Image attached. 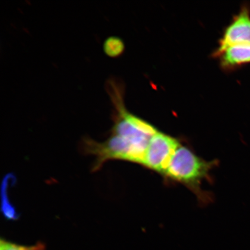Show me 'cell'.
<instances>
[{
	"label": "cell",
	"mask_w": 250,
	"mask_h": 250,
	"mask_svg": "<svg viewBox=\"0 0 250 250\" xmlns=\"http://www.w3.org/2000/svg\"><path fill=\"white\" fill-rule=\"evenodd\" d=\"M103 49L105 54L110 57H118L124 51V42L119 37H110L105 41Z\"/></svg>",
	"instance_id": "6"
},
{
	"label": "cell",
	"mask_w": 250,
	"mask_h": 250,
	"mask_svg": "<svg viewBox=\"0 0 250 250\" xmlns=\"http://www.w3.org/2000/svg\"><path fill=\"white\" fill-rule=\"evenodd\" d=\"M215 57L220 59V65L223 70H236L250 63V44L228 46Z\"/></svg>",
	"instance_id": "5"
},
{
	"label": "cell",
	"mask_w": 250,
	"mask_h": 250,
	"mask_svg": "<svg viewBox=\"0 0 250 250\" xmlns=\"http://www.w3.org/2000/svg\"><path fill=\"white\" fill-rule=\"evenodd\" d=\"M241 44H250V6L248 4L242 6L238 13L234 16L225 29L213 56L215 57L228 46Z\"/></svg>",
	"instance_id": "4"
},
{
	"label": "cell",
	"mask_w": 250,
	"mask_h": 250,
	"mask_svg": "<svg viewBox=\"0 0 250 250\" xmlns=\"http://www.w3.org/2000/svg\"><path fill=\"white\" fill-rule=\"evenodd\" d=\"M217 165V160L206 161L181 143L162 177L167 182L183 184L193 193L201 204L207 205L212 202V195L202 189V183L203 181L211 182V172Z\"/></svg>",
	"instance_id": "2"
},
{
	"label": "cell",
	"mask_w": 250,
	"mask_h": 250,
	"mask_svg": "<svg viewBox=\"0 0 250 250\" xmlns=\"http://www.w3.org/2000/svg\"><path fill=\"white\" fill-rule=\"evenodd\" d=\"M107 89L115 109L111 133L102 143L90 139L83 140L84 152L95 157L93 171L111 160L142 165L150 140L159 131L154 125L127 110L117 83L110 84Z\"/></svg>",
	"instance_id": "1"
},
{
	"label": "cell",
	"mask_w": 250,
	"mask_h": 250,
	"mask_svg": "<svg viewBox=\"0 0 250 250\" xmlns=\"http://www.w3.org/2000/svg\"><path fill=\"white\" fill-rule=\"evenodd\" d=\"M0 250H45V246L41 243L31 246L20 245L1 239L0 240Z\"/></svg>",
	"instance_id": "7"
},
{
	"label": "cell",
	"mask_w": 250,
	"mask_h": 250,
	"mask_svg": "<svg viewBox=\"0 0 250 250\" xmlns=\"http://www.w3.org/2000/svg\"><path fill=\"white\" fill-rule=\"evenodd\" d=\"M181 144L180 140L158 131L150 140L142 167L162 176Z\"/></svg>",
	"instance_id": "3"
}]
</instances>
